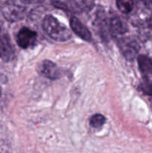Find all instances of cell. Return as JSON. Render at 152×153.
Segmentation results:
<instances>
[{
	"label": "cell",
	"instance_id": "1",
	"mask_svg": "<svg viewBox=\"0 0 152 153\" xmlns=\"http://www.w3.org/2000/svg\"><path fill=\"white\" fill-rule=\"evenodd\" d=\"M43 28L49 37L57 41H66L72 36L70 30L52 15L45 16Z\"/></svg>",
	"mask_w": 152,
	"mask_h": 153
},
{
	"label": "cell",
	"instance_id": "2",
	"mask_svg": "<svg viewBox=\"0 0 152 153\" xmlns=\"http://www.w3.org/2000/svg\"><path fill=\"white\" fill-rule=\"evenodd\" d=\"M26 7L13 0H7L1 6V12L3 16L9 22H17L25 17Z\"/></svg>",
	"mask_w": 152,
	"mask_h": 153
},
{
	"label": "cell",
	"instance_id": "3",
	"mask_svg": "<svg viewBox=\"0 0 152 153\" xmlns=\"http://www.w3.org/2000/svg\"><path fill=\"white\" fill-rule=\"evenodd\" d=\"M118 46L123 56L127 60H133L138 54L139 51V45L137 40L130 37H124L119 39Z\"/></svg>",
	"mask_w": 152,
	"mask_h": 153
},
{
	"label": "cell",
	"instance_id": "4",
	"mask_svg": "<svg viewBox=\"0 0 152 153\" xmlns=\"http://www.w3.org/2000/svg\"><path fill=\"white\" fill-rule=\"evenodd\" d=\"M37 34L33 30L23 27L19 31L16 37L18 46L22 49H27L34 46L37 40Z\"/></svg>",
	"mask_w": 152,
	"mask_h": 153
},
{
	"label": "cell",
	"instance_id": "5",
	"mask_svg": "<svg viewBox=\"0 0 152 153\" xmlns=\"http://www.w3.org/2000/svg\"><path fill=\"white\" fill-rule=\"evenodd\" d=\"M14 56V50L10 37L5 33L0 34V60L4 62L11 61Z\"/></svg>",
	"mask_w": 152,
	"mask_h": 153
},
{
	"label": "cell",
	"instance_id": "6",
	"mask_svg": "<svg viewBox=\"0 0 152 153\" xmlns=\"http://www.w3.org/2000/svg\"><path fill=\"white\" fill-rule=\"evenodd\" d=\"M38 71L40 75L52 80L59 79L61 76V71L58 66L49 60H44L40 63Z\"/></svg>",
	"mask_w": 152,
	"mask_h": 153
},
{
	"label": "cell",
	"instance_id": "7",
	"mask_svg": "<svg viewBox=\"0 0 152 153\" xmlns=\"http://www.w3.org/2000/svg\"><path fill=\"white\" fill-rule=\"evenodd\" d=\"M108 31L113 36L122 35L128 31L127 24L118 16H113L107 22Z\"/></svg>",
	"mask_w": 152,
	"mask_h": 153
},
{
	"label": "cell",
	"instance_id": "8",
	"mask_svg": "<svg viewBox=\"0 0 152 153\" xmlns=\"http://www.w3.org/2000/svg\"><path fill=\"white\" fill-rule=\"evenodd\" d=\"M70 26L72 30L83 40L90 41L92 40V34L89 30L77 17L72 16L70 19Z\"/></svg>",
	"mask_w": 152,
	"mask_h": 153
},
{
	"label": "cell",
	"instance_id": "9",
	"mask_svg": "<svg viewBox=\"0 0 152 153\" xmlns=\"http://www.w3.org/2000/svg\"><path fill=\"white\" fill-rule=\"evenodd\" d=\"M139 68L142 74L148 75L152 72V59L145 55H140L137 58Z\"/></svg>",
	"mask_w": 152,
	"mask_h": 153
},
{
	"label": "cell",
	"instance_id": "10",
	"mask_svg": "<svg viewBox=\"0 0 152 153\" xmlns=\"http://www.w3.org/2000/svg\"><path fill=\"white\" fill-rule=\"evenodd\" d=\"M118 9L125 14H128L134 7V0H116Z\"/></svg>",
	"mask_w": 152,
	"mask_h": 153
},
{
	"label": "cell",
	"instance_id": "11",
	"mask_svg": "<svg viewBox=\"0 0 152 153\" xmlns=\"http://www.w3.org/2000/svg\"><path fill=\"white\" fill-rule=\"evenodd\" d=\"M106 119L102 114H96L89 119V125L93 128H100L105 123Z\"/></svg>",
	"mask_w": 152,
	"mask_h": 153
},
{
	"label": "cell",
	"instance_id": "12",
	"mask_svg": "<svg viewBox=\"0 0 152 153\" xmlns=\"http://www.w3.org/2000/svg\"><path fill=\"white\" fill-rule=\"evenodd\" d=\"M142 92L148 96H152V83L147 78H144L139 86Z\"/></svg>",
	"mask_w": 152,
	"mask_h": 153
},
{
	"label": "cell",
	"instance_id": "13",
	"mask_svg": "<svg viewBox=\"0 0 152 153\" xmlns=\"http://www.w3.org/2000/svg\"><path fill=\"white\" fill-rule=\"evenodd\" d=\"M13 1H16V2L22 4L23 5H26V4H40L44 1V0H13Z\"/></svg>",
	"mask_w": 152,
	"mask_h": 153
},
{
	"label": "cell",
	"instance_id": "14",
	"mask_svg": "<svg viewBox=\"0 0 152 153\" xmlns=\"http://www.w3.org/2000/svg\"><path fill=\"white\" fill-rule=\"evenodd\" d=\"M1 32H2V31H1V25H0V34H1Z\"/></svg>",
	"mask_w": 152,
	"mask_h": 153
},
{
	"label": "cell",
	"instance_id": "15",
	"mask_svg": "<svg viewBox=\"0 0 152 153\" xmlns=\"http://www.w3.org/2000/svg\"><path fill=\"white\" fill-rule=\"evenodd\" d=\"M1 88H0V97H1Z\"/></svg>",
	"mask_w": 152,
	"mask_h": 153
},
{
	"label": "cell",
	"instance_id": "16",
	"mask_svg": "<svg viewBox=\"0 0 152 153\" xmlns=\"http://www.w3.org/2000/svg\"><path fill=\"white\" fill-rule=\"evenodd\" d=\"M93 1H95V0H93Z\"/></svg>",
	"mask_w": 152,
	"mask_h": 153
}]
</instances>
